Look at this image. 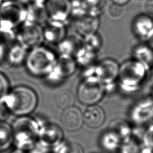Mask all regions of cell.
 <instances>
[{"instance_id": "cell-2", "label": "cell", "mask_w": 153, "mask_h": 153, "mask_svg": "<svg viewBox=\"0 0 153 153\" xmlns=\"http://www.w3.org/2000/svg\"><path fill=\"white\" fill-rule=\"evenodd\" d=\"M57 57L53 51L41 45L27 52L25 64L27 72L35 77H47L53 70Z\"/></svg>"}, {"instance_id": "cell-23", "label": "cell", "mask_w": 153, "mask_h": 153, "mask_svg": "<svg viewBox=\"0 0 153 153\" xmlns=\"http://www.w3.org/2000/svg\"><path fill=\"white\" fill-rule=\"evenodd\" d=\"M143 10L149 15H153V0H145Z\"/></svg>"}, {"instance_id": "cell-12", "label": "cell", "mask_w": 153, "mask_h": 153, "mask_svg": "<svg viewBox=\"0 0 153 153\" xmlns=\"http://www.w3.org/2000/svg\"><path fill=\"white\" fill-rule=\"evenodd\" d=\"M26 10V20L41 26L48 20L44 4L30 3Z\"/></svg>"}, {"instance_id": "cell-7", "label": "cell", "mask_w": 153, "mask_h": 153, "mask_svg": "<svg viewBox=\"0 0 153 153\" xmlns=\"http://www.w3.org/2000/svg\"><path fill=\"white\" fill-rule=\"evenodd\" d=\"M44 5L50 20L65 23L71 17V0H46Z\"/></svg>"}, {"instance_id": "cell-14", "label": "cell", "mask_w": 153, "mask_h": 153, "mask_svg": "<svg viewBox=\"0 0 153 153\" xmlns=\"http://www.w3.org/2000/svg\"><path fill=\"white\" fill-rule=\"evenodd\" d=\"M98 27V20L94 16H82L78 17L76 22V32L81 35L86 36L95 33Z\"/></svg>"}, {"instance_id": "cell-26", "label": "cell", "mask_w": 153, "mask_h": 153, "mask_svg": "<svg viewBox=\"0 0 153 153\" xmlns=\"http://www.w3.org/2000/svg\"><path fill=\"white\" fill-rule=\"evenodd\" d=\"M148 42H149V45H150V47L153 48V34L149 38V39H148Z\"/></svg>"}, {"instance_id": "cell-11", "label": "cell", "mask_w": 153, "mask_h": 153, "mask_svg": "<svg viewBox=\"0 0 153 153\" xmlns=\"http://www.w3.org/2000/svg\"><path fill=\"white\" fill-rule=\"evenodd\" d=\"M132 27L135 34L142 39L148 40L153 34V21L146 14L137 16L134 20Z\"/></svg>"}, {"instance_id": "cell-5", "label": "cell", "mask_w": 153, "mask_h": 153, "mask_svg": "<svg viewBox=\"0 0 153 153\" xmlns=\"http://www.w3.org/2000/svg\"><path fill=\"white\" fill-rule=\"evenodd\" d=\"M16 39L27 50L40 45L44 40L42 27L40 25L26 20L19 27Z\"/></svg>"}, {"instance_id": "cell-15", "label": "cell", "mask_w": 153, "mask_h": 153, "mask_svg": "<svg viewBox=\"0 0 153 153\" xmlns=\"http://www.w3.org/2000/svg\"><path fill=\"white\" fill-rule=\"evenodd\" d=\"M27 50L18 42H14L5 50L8 63L13 66L19 65L25 62L27 53Z\"/></svg>"}, {"instance_id": "cell-24", "label": "cell", "mask_w": 153, "mask_h": 153, "mask_svg": "<svg viewBox=\"0 0 153 153\" xmlns=\"http://www.w3.org/2000/svg\"><path fill=\"white\" fill-rule=\"evenodd\" d=\"M111 1L114 3H115L121 5H124L127 4L130 0H111Z\"/></svg>"}, {"instance_id": "cell-20", "label": "cell", "mask_w": 153, "mask_h": 153, "mask_svg": "<svg viewBox=\"0 0 153 153\" xmlns=\"http://www.w3.org/2000/svg\"><path fill=\"white\" fill-rule=\"evenodd\" d=\"M9 82L6 76L0 72V103H2L5 97L10 90Z\"/></svg>"}, {"instance_id": "cell-8", "label": "cell", "mask_w": 153, "mask_h": 153, "mask_svg": "<svg viewBox=\"0 0 153 153\" xmlns=\"http://www.w3.org/2000/svg\"><path fill=\"white\" fill-rule=\"evenodd\" d=\"M42 27L44 39L53 44H59L66 37V27L64 23L48 20Z\"/></svg>"}, {"instance_id": "cell-21", "label": "cell", "mask_w": 153, "mask_h": 153, "mask_svg": "<svg viewBox=\"0 0 153 153\" xmlns=\"http://www.w3.org/2000/svg\"><path fill=\"white\" fill-rule=\"evenodd\" d=\"M87 8L91 11H96L100 10L105 4V0H83Z\"/></svg>"}, {"instance_id": "cell-3", "label": "cell", "mask_w": 153, "mask_h": 153, "mask_svg": "<svg viewBox=\"0 0 153 153\" xmlns=\"http://www.w3.org/2000/svg\"><path fill=\"white\" fill-rule=\"evenodd\" d=\"M26 20V10L15 0L3 1L0 5V27L14 30Z\"/></svg>"}, {"instance_id": "cell-13", "label": "cell", "mask_w": 153, "mask_h": 153, "mask_svg": "<svg viewBox=\"0 0 153 153\" xmlns=\"http://www.w3.org/2000/svg\"><path fill=\"white\" fill-rule=\"evenodd\" d=\"M98 78L103 82H110L114 79L119 73L117 63L111 59H105L98 66Z\"/></svg>"}, {"instance_id": "cell-10", "label": "cell", "mask_w": 153, "mask_h": 153, "mask_svg": "<svg viewBox=\"0 0 153 153\" xmlns=\"http://www.w3.org/2000/svg\"><path fill=\"white\" fill-rule=\"evenodd\" d=\"M83 121L91 128H97L102 126L105 120V115L102 108L96 104L88 105L82 114Z\"/></svg>"}, {"instance_id": "cell-18", "label": "cell", "mask_w": 153, "mask_h": 153, "mask_svg": "<svg viewBox=\"0 0 153 153\" xmlns=\"http://www.w3.org/2000/svg\"><path fill=\"white\" fill-rule=\"evenodd\" d=\"M16 39V33L13 30L0 27V52L5 51Z\"/></svg>"}, {"instance_id": "cell-4", "label": "cell", "mask_w": 153, "mask_h": 153, "mask_svg": "<svg viewBox=\"0 0 153 153\" xmlns=\"http://www.w3.org/2000/svg\"><path fill=\"white\" fill-rule=\"evenodd\" d=\"M104 91L103 82L98 78L90 76L84 78L79 84L76 95L81 103L91 105L100 100Z\"/></svg>"}, {"instance_id": "cell-6", "label": "cell", "mask_w": 153, "mask_h": 153, "mask_svg": "<svg viewBox=\"0 0 153 153\" xmlns=\"http://www.w3.org/2000/svg\"><path fill=\"white\" fill-rule=\"evenodd\" d=\"M75 69L76 62L73 57L61 54L59 57H57L53 70L47 77L51 81L59 82L72 75Z\"/></svg>"}, {"instance_id": "cell-9", "label": "cell", "mask_w": 153, "mask_h": 153, "mask_svg": "<svg viewBox=\"0 0 153 153\" xmlns=\"http://www.w3.org/2000/svg\"><path fill=\"white\" fill-rule=\"evenodd\" d=\"M60 120L63 128L70 131L80 129L84 122L82 113L74 105L63 109Z\"/></svg>"}, {"instance_id": "cell-17", "label": "cell", "mask_w": 153, "mask_h": 153, "mask_svg": "<svg viewBox=\"0 0 153 153\" xmlns=\"http://www.w3.org/2000/svg\"><path fill=\"white\" fill-rule=\"evenodd\" d=\"M56 104L62 109H65L74 106L75 97L72 91L68 90H64L59 91L55 97Z\"/></svg>"}, {"instance_id": "cell-16", "label": "cell", "mask_w": 153, "mask_h": 153, "mask_svg": "<svg viewBox=\"0 0 153 153\" xmlns=\"http://www.w3.org/2000/svg\"><path fill=\"white\" fill-rule=\"evenodd\" d=\"M59 50L62 54L75 56L82 48V42L76 36H73L66 38L59 44Z\"/></svg>"}, {"instance_id": "cell-1", "label": "cell", "mask_w": 153, "mask_h": 153, "mask_svg": "<svg viewBox=\"0 0 153 153\" xmlns=\"http://www.w3.org/2000/svg\"><path fill=\"white\" fill-rule=\"evenodd\" d=\"M38 98L35 91L31 87L19 85L10 89L2 104L11 114L19 116H26L36 108Z\"/></svg>"}, {"instance_id": "cell-19", "label": "cell", "mask_w": 153, "mask_h": 153, "mask_svg": "<svg viewBox=\"0 0 153 153\" xmlns=\"http://www.w3.org/2000/svg\"><path fill=\"white\" fill-rule=\"evenodd\" d=\"M124 12L123 5L112 2L108 7V14L112 19H118L121 18Z\"/></svg>"}, {"instance_id": "cell-22", "label": "cell", "mask_w": 153, "mask_h": 153, "mask_svg": "<svg viewBox=\"0 0 153 153\" xmlns=\"http://www.w3.org/2000/svg\"><path fill=\"white\" fill-rule=\"evenodd\" d=\"M60 153H84L82 148L77 143H71L65 146Z\"/></svg>"}, {"instance_id": "cell-25", "label": "cell", "mask_w": 153, "mask_h": 153, "mask_svg": "<svg viewBox=\"0 0 153 153\" xmlns=\"http://www.w3.org/2000/svg\"><path fill=\"white\" fill-rule=\"evenodd\" d=\"M29 3H42L44 4L46 0H28Z\"/></svg>"}]
</instances>
